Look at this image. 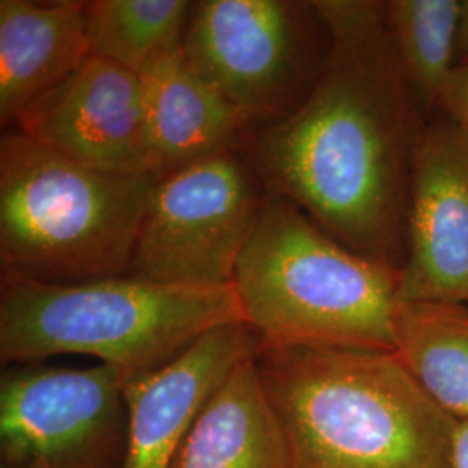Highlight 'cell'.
I'll list each match as a JSON object with an SVG mask.
<instances>
[{"label": "cell", "instance_id": "obj_1", "mask_svg": "<svg viewBox=\"0 0 468 468\" xmlns=\"http://www.w3.org/2000/svg\"><path fill=\"white\" fill-rule=\"evenodd\" d=\"M332 49L318 82L245 148L271 195L371 261L402 271L415 153L429 118L390 49L385 2L314 0Z\"/></svg>", "mask_w": 468, "mask_h": 468}, {"label": "cell", "instance_id": "obj_2", "mask_svg": "<svg viewBox=\"0 0 468 468\" xmlns=\"http://www.w3.org/2000/svg\"><path fill=\"white\" fill-rule=\"evenodd\" d=\"M290 468H452L456 421L394 352L261 344Z\"/></svg>", "mask_w": 468, "mask_h": 468}, {"label": "cell", "instance_id": "obj_3", "mask_svg": "<svg viewBox=\"0 0 468 468\" xmlns=\"http://www.w3.org/2000/svg\"><path fill=\"white\" fill-rule=\"evenodd\" d=\"M233 288L261 344L396 352L401 271L347 249L282 197L269 195Z\"/></svg>", "mask_w": 468, "mask_h": 468}, {"label": "cell", "instance_id": "obj_4", "mask_svg": "<svg viewBox=\"0 0 468 468\" xmlns=\"http://www.w3.org/2000/svg\"><path fill=\"white\" fill-rule=\"evenodd\" d=\"M156 179L87 167L15 129L0 139L2 284L123 276Z\"/></svg>", "mask_w": 468, "mask_h": 468}, {"label": "cell", "instance_id": "obj_5", "mask_svg": "<svg viewBox=\"0 0 468 468\" xmlns=\"http://www.w3.org/2000/svg\"><path fill=\"white\" fill-rule=\"evenodd\" d=\"M228 323H243L233 284L183 286L129 274L71 284H2L0 361L32 365L80 354L131 380Z\"/></svg>", "mask_w": 468, "mask_h": 468}, {"label": "cell", "instance_id": "obj_6", "mask_svg": "<svg viewBox=\"0 0 468 468\" xmlns=\"http://www.w3.org/2000/svg\"><path fill=\"white\" fill-rule=\"evenodd\" d=\"M332 49L314 2L205 0L193 5L183 52L255 131L292 115Z\"/></svg>", "mask_w": 468, "mask_h": 468}, {"label": "cell", "instance_id": "obj_7", "mask_svg": "<svg viewBox=\"0 0 468 468\" xmlns=\"http://www.w3.org/2000/svg\"><path fill=\"white\" fill-rule=\"evenodd\" d=\"M249 151H218L156 179L125 274L229 286L269 198Z\"/></svg>", "mask_w": 468, "mask_h": 468}, {"label": "cell", "instance_id": "obj_8", "mask_svg": "<svg viewBox=\"0 0 468 468\" xmlns=\"http://www.w3.org/2000/svg\"><path fill=\"white\" fill-rule=\"evenodd\" d=\"M129 377L117 368H9L0 378V468H122Z\"/></svg>", "mask_w": 468, "mask_h": 468}, {"label": "cell", "instance_id": "obj_9", "mask_svg": "<svg viewBox=\"0 0 468 468\" xmlns=\"http://www.w3.org/2000/svg\"><path fill=\"white\" fill-rule=\"evenodd\" d=\"M399 302L468 303V131L448 118L420 135Z\"/></svg>", "mask_w": 468, "mask_h": 468}, {"label": "cell", "instance_id": "obj_10", "mask_svg": "<svg viewBox=\"0 0 468 468\" xmlns=\"http://www.w3.org/2000/svg\"><path fill=\"white\" fill-rule=\"evenodd\" d=\"M13 129L87 167L150 176L143 79L100 56L35 102Z\"/></svg>", "mask_w": 468, "mask_h": 468}, {"label": "cell", "instance_id": "obj_11", "mask_svg": "<svg viewBox=\"0 0 468 468\" xmlns=\"http://www.w3.org/2000/svg\"><path fill=\"white\" fill-rule=\"evenodd\" d=\"M257 347L245 323H228L201 335L167 365L127 380L129 432L122 468H172L203 406Z\"/></svg>", "mask_w": 468, "mask_h": 468}, {"label": "cell", "instance_id": "obj_12", "mask_svg": "<svg viewBox=\"0 0 468 468\" xmlns=\"http://www.w3.org/2000/svg\"><path fill=\"white\" fill-rule=\"evenodd\" d=\"M90 56L87 2L0 0L2 129H13Z\"/></svg>", "mask_w": 468, "mask_h": 468}, {"label": "cell", "instance_id": "obj_13", "mask_svg": "<svg viewBox=\"0 0 468 468\" xmlns=\"http://www.w3.org/2000/svg\"><path fill=\"white\" fill-rule=\"evenodd\" d=\"M141 79L154 179L247 143V122L191 68L183 49L154 63Z\"/></svg>", "mask_w": 468, "mask_h": 468}, {"label": "cell", "instance_id": "obj_14", "mask_svg": "<svg viewBox=\"0 0 468 468\" xmlns=\"http://www.w3.org/2000/svg\"><path fill=\"white\" fill-rule=\"evenodd\" d=\"M253 356L203 406L172 468H290L283 429Z\"/></svg>", "mask_w": 468, "mask_h": 468}, {"label": "cell", "instance_id": "obj_15", "mask_svg": "<svg viewBox=\"0 0 468 468\" xmlns=\"http://www.w3.org/2000/svg\"><path fill=\"white\" fill-rule=\"evenodd\" d=\"M396 356L452 419L468 420V303L399 302Z\"/></svg>", "mask_w": 468, "mask_h": 468}, {"label": "cell", "instance_id": "obj_16", "mask_svg": "<svg viewBox=\"0 0 468 468\" xmlns=\"http://www.w3.org/2000/svg\"><path fill=\"white\" fill-rule=\"evenodd\" d=\"M462 2L388 0L385 25L392 54L420 112H439L456 67V35Z\"/></svg>", "mask_w": 468, "mask_h": 468}, {"label": "cell", "instance_id": "obj_17", "mask_svg": "<svg viewBox=\"0 0 468 468\" xmlns=\"http://www.w3.org/2000/svg\"><path fill=\"white\" fill-rule=\"evenodd\" d=\"M193 5L186 0H90L92 56L143 77L154 63L183 49Z\"/></svg>", "mask_w": 468, "mask_h": 468}, {"label": "cell", "instance_id": "obj_18", "mask_svg": "<svg viewBox=\"0 0 468 468\" xmlns=\"http://www.w3.org/2000/svg\"><path fill=\"white\" fill-rule=\"evenodd\" d=\"M439 112L442 117L468 131V61L452 69L441 98Z\"/></svg>", "mask_w": 468, "mask_h": 468}, {"label": "cell", "instance_id": "obj_19", "mask_svg": "<svg viewBox=\"0 0 468 468\" xmlns=\"http://www.w3.org/2000/svg\"><path fill=\"white\" fill-rule=\"evenodd\" d=\"M452 468H468V420H458L452 444Z\"/></svg>", "mask_w": 468, "mask_h": 468}, {"label": "cell", "instance_id": "obj_20", "mask_svg": "<svg viewBox=\"0 0 468 468\" xmlns=\"http://www.w3.org/2000/svg\"><path fill=\"white\" fill-rule=\"evenodd\" d=\"M468 61V0L462 2L460 25L456 35V65Z\"/></svg>", "mask_w": 468, "mask_h": 468}]
</instances>
